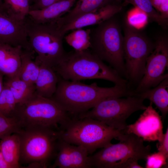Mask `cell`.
Here are the masks:
<instances>
[{
    "label": "cell",
    "instance_id": "cell-4",
    "mask_svg": "<svg viewBox=\"0 0 168 168\" xmlns=\"http://www.w3.org/2000/svg\"><path fill=\"white\" fill-rule=\"evenodd\" d=\"M119 140L89 155L91 168H144L138 161H146L151 146H145L142 138L132 133H125Z\"/></svg>",
    "mask_w": 168,
    "mask_h": 168
},
{
    "label": "cell",
    "instance_id": "cell-30",
    "mask_svg": "<svg viewBox=\"0 0 168 168\" xmlns=\"http://www.w3.org/2000/svg\"><path fill=\"white\" fill-rule=\"evenodd\" d=\"M168 159L161 152L158 151L148 155L146 159V168H160L166 167Z\"/></svg>",
    "mask_w": 168,
    "mask_h": 168
},
{
    "label": "cell",
    "instance_id": "cell-19",
    "mask_svg": "<svg viewBox=\"0 0 168 168\" xmlns=\"http://www.w3.org/2000/svg\"><path fill=\"white\" fill-rule=\"evenodd\" d=\"M0 149L10 168L21 167L20 163L21 142L18 133H13L1 139Z\"/></svg>",
    "mask_w": 168,
    "mask_h": 168
},
{
    "label": "cell",
    "instance_id": "cell-27",
    "mask_svg": "<svg viewBox=\"0 0 168 168\" xmlns=\"http://www.w3.org/2000/svg\"><path fill=\"white\" fill-rule=\"evenodd\" d=\"M17 104L12 92L4 84L0 96V114L6 117H12Z\"/></svg>",
    "mask_w": 168,
    "mask_h": 168
},
{
    "label": "cell",
    "instance_id": "cell-8",
    "mask_svg": "<svg viewBox=\"0 0 168 168\" xmlns=\"http://www.w3.org/2000/svg\"><path fill=\"white\" fill-rule=\"evenodd\" d=\"M114 16L91 29L90 48L93 53L126 78L124 36Z\"/></svg>",
    "mask_w": 168,
    "mask_h": 168
},
{
    "label": "cell",
    "instance_id": "cell-38",
    "mask_svg": "<svg viewBox=\"0 0 168 168\" xmlns=\"http://www.w3.org/2000/svg\"><path fill=\"white\" fill-rule=\"evenodd\" d=\"M30 4L31 2H33L35 1V0H29Z\"/></svg>",
    "mask_w": 168,
    "mask_h": 168
},
{
    "label": "cell",
    "instance_id": "cell-13",
    "mask_svg": "<svg viewBox=\"0 0 168 168\" xmlns=\"http://www.w3.org/2000/svg\"><path fill=\"white\" fill-rule=\"evenodd\" d=\"M55 168H91L88 152L82 146L72 144L60 138L54 163Z\"/></svg>",
    "mask_w": 168,
    "mask_h": 168
},
{
    "label": "cell",
    "instance_id": "cell-6",
    "mask_svg": "<svg viewBox=\"0 0 168 168\" xmlns=\"http://www.w3.org/2000/svg\"><path fill=\"white\" fill-rule=\"evenodd\" d=\"M20 163L30 167L47 168L55 158L60 139L58 130L46 127L22 128Z\"/></svg>",
    "mask_w": 168,
    "mask_h": 168
},
{
    "label": "cell",
    "instance_id": "cell-20",
    "mask_svg": "<svg viewBox=\"0 0 168 168\" xmlns=\"http://www.w3.org/2000/svg\"><path fill=\"white\" fill-rule=\"evenodd\" d=\"M116 1V0H78L75 7L58 20L63 25L70 22L80 16L95 11Z\"/></svg>",
    "mask_w": 168,
    "mask_h": 168
},
{
    "label": "cell",
    "instance_id": "cell-33",
    "mask_svg": "<svg viewBox=\"0 0 168 168\" xmlns=\"http://www.w3.org/2000/svg\"><path fill=\"white\" fill-rule=\"evenodd\" d=\"M62 0H35L33 3L30 5V11L42 9Z\"/></svg>",
    "mask_w": 168,
    "mask_h": 168
},
{
    "label": "cell",
    "instance_id": "cell-12",
    "mask_svg": "<svg viewBox=\"0 0 168 168\" xmlns=\"http://www.w3.org/2000/svg\"><path fill=\"white\" fill-rule=\"evenodd\" d=\"M150 102L143 112L133 124L127 125L124 133H132L149 142L162 140L164 135L161 116Z\"/></svg>",
    "mask_w": 168,
    "mask_h": 168
},
{
    "label": "cell",
    "instance_id": "cell-35",
    "mask_svg": "<svg viewBox=\"0 0 168 168\" xmlns=\"http://www.w3.org/2000/svg\"><path fill=\"white\" fill-rule=\"evenodd\" d=\"M0 168H10L5 161L0 149Z\"/></svg>",
    "mask_w": 168,
    "mask_h": 168
},
{
    "label": "cell",
    "instance_id": "cell-29",
    "mask_svg": "<svg viewBox=\"0 0 168 168\" xmlns=\"http://www.w3.org/2000/svg\"><path fill=\"white\" fill-rule=\"evenodd\" d=\"M148 19V15L145 12L134 7L128 13L127 23L131 27L138 30L145 26Z\"/></svg>",
    "mask_w": 168,
    "mask_h": 168
},
{
    "label": "cell",
    "instance_id": "cell-34",
    "mask_svg": "<svg viewBox=\"0 0 168 168\" xmlns=\"http://www.w3.org/2000/svg\"><path fill=\"white\" fill-rule=\"evenodd\" d=\"M158 151L163 154L168 158V128H167L165 133L164 134L163 138L161 141L158 142L157 144Z\"/></svg>",
    "mask_w": 168,
    "mask_h": 168
},
{
    "label": "cell",
    "instance_id": "cell-11",
    "mask_svg": "<svg viewBox=\"0 0 168 168\" xmlns=\"http://www.w3.org/2000/svg\"><path fill=\"white\" fill-rule=\"evenodd\" d=\"M168 65V40L161 37L156 41L154 49L147 59L143 76L133 90L134 93L154 87L168 77V73H165Z\"/></svg>",
    "mask_w": 168,
    "mask_h": 168
},
{
    "label": "cell",
    "instance_id": "cell-3",
    "mask_svg": "<svg viewBox=\"0 0 168 168\" xmlns=\"http://www.w3.org/2000/svg\"><path fill=\"white\" fill-rule=\"evenodd\" d=\"M59 133L61 139L83 146L90 155L97 149L111 144L113 139L119 140L124 135L123 131L87 118L72 117L59 127Z\"/></svg>",
    "mask_w": 168,
    "mask_h": 168
},
{
    "label": "cell",
    "instance_id": "cell-22",
    "mask_svg": "<svg viewBox=\"0 0 168 168\" xmlns=\"http://www.w3.org/2000/svg\"><path fill=\"white\" fill-rule=\"evenodd\" d=\"M4 84L9 89L17 104L26 101L35 92V85L30 84L20 79L18 76L7 77Z\"/></svg>",
    "mask_w": 168,
    "mask_h": 168
},
{
    "label": "cell",
    "instance_id": "cell-5",
    "mask_svg": "<svg viewBox=\"0 0 168 168\" xmlns=\"http://www.w3.org/2000/svg\"><path fill=\"white\" fill-rule=\"evenodd\" d=\"M24 22L30 46L37 54L35 61L39 66L43 65L53 69L66 52L63 43L65 35L59 25L56 21L36 23L28 15Z\"/></svg>",
    "mask_w": 168,
    "mask_h": 168
},
{
    "label": "cell",
    "instance_id": "cell-28",
    "mask_svg": "<svg viewBox=\"0 0 168 168\" xmlns=\"http://www.w3.org/2000/svg\"><path fill=\"white\" fill-rule=\"evenodd\" d=\"M22 128L16 118L0 115V139L13 133H19Z\"/></svg>",
    "mask_w": 168,
    "mask_h": 168
},
{
    "label": "cell",
    "instance_id": "cell-17",
    "mask_svg": "<svg viewBox=\"0 0 168 168\" xmlns=\"http://www.w3.org/2000/svg\"><path fill=\"white\" fill-rule=\"evenodd\" d=\"M59 76L53 69L40 65L39 73L35 81V93L38 96L51 98L55 93Z\"/></svg>",
    "mask_w": 168,
    "mask_h": 168
},
{
    "label": "cell",
    "instance_id": "cell-36",
    "mask_svg": "<svg viewBox=\"0 0 168 168\" xmlns=\"http://www.w3.org/2000/svg\"><path fill=\"white\" fill-rule=\"evenodd\" d=\"M3 75L0 72V96L4 86V83L3 82Z\"/></svg>",
    "mask_w": 168,
    "mask_h": 168
},
{
    "label": "cell",
    "instance_id": "cell-21",
    "mask_svg": "<svg viewBox=\"0 0 168 168\" xmlns=\"http://www.w3.org/2000/svg\"><path fill=\"white\" fill-rule=\"evenodd\" d=\"M34 51L22 50L21 65L18 77L30 85H35L40 70V66L32 60Z\"/></svg>",
    "mask_w": 168,
    "mask_h": 168
},
{
    "label": "cell",
    "instance_id": "cell-15",
    "mask_svg": "<svg viewBox=\"0 0 168 168\" xmlns=\"http://www.w3.org/2000/svg\"><path fill=\"white\" fill-rule=\"evenodd\" d=\"M123 6L121 3L115 1L95 11L82 15L70 22L59 25L62 32L65 35L70 30L99 24L119 12Z\"/></svg>",
    "mask_w": 168,
    "mask_h": 168
},
{
    "label": "cell",
    "instance_id": "cell-1",
    "mask_svg": "<svg viewBox=\"0 0 168 168\" xmlns=\"http://www.w3.org/2000/svg\"><path fill=\"white\" fill-rule=\"evenodd\" d=\"M132 95V90L128 87L115 85L110 87H101L96 82L86 85L80 81L65 80L59 76L56 91L51 98L62 106L72 117H75L91 110L104 99Z\"/></svg>",
    "mask_w": 168,
    "mask_h": 168
},
{
    "label": "cell",
    "instance_id": "cell-25",
    "mask_svg": "<svg viewBox=\"0 0 168 168\" xmlns=\"http://www.w3.org/2000/svg\"><path fill=\"white\" fill-rule=\"evenodd\" d=\"M124 6L130 4L145 12L149 18L159 25L165 26L167 21L164 19L153 7L150 0H116Z\"/></svg>",
    "mask_w": 168,
    "mask_h": 168
},
{
    "label": "cell",
    "instance_id": "cell-9",
    "mask_svg": "<svg viewBox=\"0 0 168 168\" xmlns=\"http://www.w3.org/2000/svg\"><path fill=\"white\" fill-rule=\"evenodd\" d=\"M144 99L135 95L125 98L112 97L101 101L93 108L77 117L92 118L120 131L127 128L126 121L133 113L144 110Z\"/></svg>",
    "mask_w": 168,
    "mask_h": 168
},
{
    "label": "cell",
    "instance_id": "cell-16",
    "mask_svg": "<svg viewBox=\"0 0 168 168\" xmlns=\"http://www.w3.org/2000/svg\"><path fill=\"white\" fill-rule=\"evenodd\" d=\"M76 1L63 0L42 9L30 11L28 16L38 23L53 22L69 11Z\"/></svg>",
    "mask_w": 168,
    "mask_h": 168
},
{
    "label": "cell",
    "instance_id": "cell-31",
    "mask_svg": "<svg viewBox=\"0 0 168 168\" xmlns=\"http://www.w3.org/2000/svg\"><path fill=\"white\" fill-rule=\"evenodd\" d=\"M22 48L20 46H13L9 44L0 43V63Z\"/></svg>",
    "mask_w": 168,
    "mask_h": 168
},
{
    "label": "cell",
    "instance_id": "cell-26",
    "mask_svg": "<svg viewBox=\"0 0 168 168\" xmlns=\"http://www.w3.org/2000/svg\"><path fill=\"white\" fill-rule=\"evenodd\" d=\"M21 49L0 63V72L7 77L18 76L21 65Z\"/></svg>",
    "mask_w": 168,
    "mask_h": 168
},
{
    "label": "cell",
    "instance_id": "cell-32",
    "mask_svg": "<svg viewBox=\"0 0 168 168\" xmlns=\"http://www.w3.org/2000/svg\"><path fill=\"white\" fill-rule=\"evenodd\" d=\"M155 9L165 20L168 21V0H150Z\"/></svg>",
    "mask_w": 168,
    "mask_h": 168
},
{
    "label": "cell",
    "instance_id": "cell-7",
    "mask_svg": "<svg viewBox=\"0 0 168 168\" xmlns=\"http://www.w3.org/2000/svg\"><path fill=\"white\" fill-rule=\"evenodd\" d=\"M12 117L17 119L22 128L43 127L58 130L72 118L54 100L38 96L35 92L26 101L16 104Z\"/></svg>",
    "mask_w": 168,
    "mask_h": 168
},
{
    "label": "cell",
    "instance_id": "cell-14",
    "mask_svg": "<svg viewBox=\"0 0 168 168\" xmlns=\"http://www.w3.org/2000/svg\"><path fill=\"white\" fill-rule=\"evenodd\" d=\"M28 37L24 21L13 19L0 9V43L33 51Z\"/></svg>",
    "mask_w": 168,
    "mask_h": 168
},
{
    "label": "cell",
    "instance_id": "cell-2",
    "mask_svg": "<svg viewBox=\"0 0 168 168\" xmlns=\"http://www.w3.org/2000/svg\"><path fill=\"white\" fill-rule=\"evenodd\" d=\"M53 69L59 76L66 80L102 79L111 82L115 85L128 87L127 79L112 67L105 64L89 49L66 52Z\"/></svg>",
    "mask_w": 168,
    "mask_h": 168
},
{
    "label": "cell",
    "instance_id": "cell-24",
    "mask_svg": "<svg viewBox=\"0 0 168 168\" xmlns=\"http://www.w3.org/2000/svg\"><path fill=\"white\" fill-rule=\"evenodd\" d=\"M91 29L84 30L81 28L74 30L64 37L67 43L74 50L81 51L90 47Z\"/></svg>",
    "mask_w": 168,
    "mask_h": 168
},
{
    "label": "cell",
    "instance_id": "cell-18",
    "mask_svg": "<svg viewBox=\"0 0 168 168\" xmlns=\"http://www.w3.org/2000/svg\"><path fill=\"white\" fill-rule=\"evenodd\" d=\"M168 77L153 88L135 94L144 99L153 103L161 113L164 120L168 112Z\"/></svg>",
    "mask_w": 168,
    "mask_h": 168
},
{
    "label": "cell",
    "instance_id": "cell-10",
    "mask_svg": "<svg viewBox=\"0 0 168 168\" xmlns=\"http://www.w3.org/2000/svg\"><path fill=\"white\" fill-rule=\"evenodd\" d=\"M124 56L126 79L139 83L142 77L147 58L155 47L142 34L127 23L125 26Z\"/></svg>",
    "mask_w": 168,
    "mask_h": 168
},
{
    "label": "cell",
    "instance_id": "cell-37",
    "mask_svg": "<svg viewBox=\"0 0 168 168\" xmlns=\"http://www.w3.org/2000/svg\"><path fill=\"white\" fill-rule=\"evenodd\" d=\"M3 0H0V7L2 5L3 3Z\"/></svg>",
    "mask_w": 168,
    "mask_h": 168
},
{
    "label": "cell",
    "instance_id": "cell-23",
    "mask_svg": "<svg viewBox=\"0 0 168 168\" xmlns=\"http://www.w3.org/2000/svg\"><path fill=\"white\" fill-rule=\"evenodd\" d=\"M30 6L29 0H3L0 9L12 18L22 21L28 15Z\"/></svg>",
    "mask_w": 168,
    "mask_h": 168
}]
</instances>
